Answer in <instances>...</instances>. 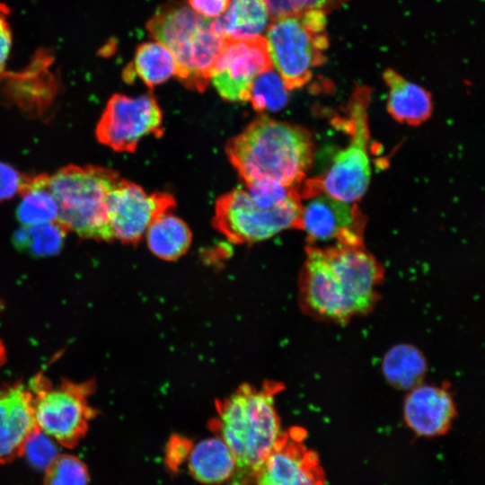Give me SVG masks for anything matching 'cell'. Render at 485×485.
Segmentation results:
<instances>
[{
  "instance_id": "obj_22",
  "label": "cell",
  "mask_w": 485,
  "mask_h": 485,
  "mask_svg": "<svg viewBox=\"0 0 485 485\" xmlns=\"http://www.w3.org/2000/svg\"><path fill=\"white\" fill-rule=\"evenodd\" d=\"M48 178L44 173L30 176L21 191L16 217L22 225L57 222L58 207L48 189Z\"/></svg>"
},
{
  "instance_id": "obj_21",
  "label": "cell",
  "mask_w": 485,
  "mask_h": 485,
  "mask_svg": "<svg viewBox=\"0 0 485 485\" xmlns=\"http://www.w3.org/2000/svg\"><path fill=\"white\" fill-rule=\"evenodd\" d=\"M428 369L422 352L410 344H397L390 348L382 361L385 380L394 388L410 390L421 384Z\"/></svg>"
},
{
  "instance_id": "obj_34",
  "label": "cell",
  "mask_w": 485,
  "mask_h": 485,
  "mask_svg": "<svg viewBox=\"0 0 485 485\" xmlns=\"http://www.w3.org/2000/svg\"><path fill=\"white\" fill-rule=\"evenodd\" d=\"M348 1L349 0H320V9L327 13Z\"/></svg>"
},
{
  "instance_id": "obj_27",
  "label": "cell",
  "mask_w": 485,
  "mask_h": 485,
  "mask_svg": "<svg viewBox=\"0 0 485 485\" xmlns=\"http://www.w3.org/2000/svg\"><path fill=\"white\" fill-rule=\"evenodd\" d=\"M21 454L37 470H47L59 455L56 441L37 426L26 438Z\"/></svg>"
},
{
  "instance_id": "obj_4",
  "label": "cell",
  "mask_w": 485,
  "mask_h": 485,
  "mask_svg": "<svg viewBox=\"0 0 485 485\" xmlns=\"http://www.w3.org/2000/svg\"><path fill=\"white\" fill-rule=\"evenodd\" d=\"M300 213L296 187L274 181L244 183L217 199L213 225L232 242H257L283 230L298 229Z\"/></svg>"
},
{
  "instance_id": "obj_1",
  "label": "cell",
  "mask_w": 485,
  "mask_h": 485,
  "mask_svg": "<svg viewBox=\"0 0 485 485\" xmlns=\"http://www.w3.org/2000/svg\"><path fill=\"white\" fill-rule=\"evenodd\" d=\"M383 277V266L363 245H308L301 297L314 315L346 322L373 308Z\"/></svg>"
},
{
  "instance_id": "obj_7",
  "label": "cell",
  "mask_w": 485,
  "mask_h": 485,
  "mask_svg": "<svg viewBox=\"0 0 485 485\" xmlns=\"http://www.w3.org/2000/svg\"><path fill=\"white\" fill-rule=\"evenodd\" d=\"M370 97L369 87L357 85L354 89L345 121L349 142L334 155L331 166L322 175L304 180L297 186L300 198L324 193L345 202L356 203L365 195L371 179L367 112Z\"/></svg>"
},
{
  "instance_id": "obj_8",
  "label": "cell",
  "mask_w": 485,
  "mask_h": 485,
  "mask_svg": "<svg viewBox=\"0 0 485 485\" xmlns=\"http://www.w3.org/2000/svg\"><path fill=\"white\" fill-rule=\"evenodd\" d=\"M93 389L91 382H63L53 386L43 375H36L29 388L36 426L61 445L75 446L95 416L88 402Z\"/></svg>"
},
{
  "instance_id": "obj_12",
  "label": "cell",
  "mask_w": 485,
  "mask_h": 485,
  "mask_svg": "<svg viewBox=\"0 0 485 485\" xmlns=\"http://www.w3.org/2000/svg\"><path fill=\"white\" fill-rule=\"evenodd\" d=\"M300 200L298 229L304 231L310 243L335 241L334 245H363L365 221L356 203L324 193Z\"/></svg>"
},
{
  "instance_id": "obj_16",
  "label": "cell",
  "mask_w": 485,
  "mask_h": 485,
  "mask_svg": "<svg viewBox=\"0 0 485 485\" xmlns=\"http://www.w3.org/2000/svg\"><path fill=\"white\" fill-rule=\"evenodd\" d=\"M36 428L32 395L21 383L0 388V463L20 455Z\"/></svg>"
},
{
  "instance_id": "obj_20",
  "label": "cell",
  "mask_w": 485,
  "mask_h": 485,
  "mask_svg": "<svg viewBox=\"0 0 485 485\" xmlns=\"http://www.w3.org/2000/svg\"><path fill=\"white\" fill-rule=\"evenodd\" d=\"M145 235L150 251L165 260L181 257L189 250L192 240L188 225L171 211L157 216Z\"/></svg>"
},
{
  "instance_id": "obj_26",
  "label": "cell",
  "mask_w": 485,
  "mask_h": 485,
  "mask_svg": "<svg viewBox=\"0 0 485 485\" xmlns=\"http://www.w3.org/2000/svg\"><path fill=\"white\" fill-rule=\"evenodd\" d=\"M86 465L72 454H59L46 470L44 485H88Z\"/></svg>"
},
{
  "instance_id": "obj_31",
  "label": "cell",
  "mask_w": 485,
  "mask_h": 485,
  "mask_svg": "<svg viewBox=\"0 0 485 485\" xmlns=\"http://www.w3.org/2000/svg\"><path fill=\"white\" fill-rule=\"evenodd\" d=\"M192 9L206 17H218L228 7L230 0H188Z\"/></svg>"
},
{
  "instance_id": "obj_3",
  "label": "cell",
  "mask_w": 485,
  "mask_h": 485,
  "mask_svg": "<svg viewBox=\"0 0 485 485\" xmlns=\"http://www.w3.org/2000/svg\"><path fill=\"white\" fill-rule=\"evenodd\" d=\"M226 154L244 183L296 187L313 164L314 141L298 125L260 116L227 143Z\"/></svg>"
},
{
  "instance_id": "obj_32",
  "label": "cell",
  "mask_w": 485,
  "mask_h": 485,
  "mask_svg": "<svg viewBox=\"0 0 485 485\" xmlns=\"http://www.w3.org/2000/svg\"><path fill=\"white\" fill-rule=\"evenodd\" d=\"M273 20L295 14L287 0H263Z\"/></svg>"
},
{
  "instance_id": "obj_25",
  "label": "cell",
  "mask_w": 485,
  "mask_h": 485,
  "mask_svg": "<svg viewBox=\"0 0 485 485\" xmlns=\"http://www.w3.org/2000/svg\"><path fill=\"white\" fill-rule=\"evenodd\" d=\"M287 91L278 73L271 68L255 77L249 101L259 112L278 111L288 101Z\"/></svg>"
},
{
  "instance_id": "obj_5",
  "label": "cell",
  "mask_w": 485,
  "mask_h": 485,
  "mask_svg": "<svg viewBox=\"0 0 485 485\" xmlns=\"http://www.w3.org/2000/svg\"><path fill=\"white\" fill-rule=\"evenodd\" d=\"M146 28L172 53L176 63L175 75L183 85L204 92L225 42L216 31L213 21L181 2H172L159 7Z\"/></svg>"
},
{
  "instance_id": "obj_29",
  "label": "cell",
  "mask_w": 485,
  "mask_h": 485,
  "mask_svg": "<svg viewBox=\"0 0 485 485\" xmlns=\"http://www.w3.org/2000/svg\"><path fill=\"white\" fill-rule=\"evenodd\" d=\"M192 443L179 436L170 438L165 451V464L170 472H177L181 463L188 458Z\"/></svg>"
},
{
  "instance_id": "obj_11",
  "label": "cell",
  "mask_w": 485,
  "mask_h": 485,
  "mask_svg": "<svg viewBox=\"0 0 485 485\" xmlns=\"http://www.w3.org/2000/svg\"><path fill=\"white\" fill-rule=\"evenodd\" d=\"M272 67L265 37L225 40L210 80L223 99L247 101L255 77Z\"/></svg>"
},
{
  "instance_id": "obj_17",
  "label": "cell",
  "mask_w": 485,
  "mask_h": 485,
  "mask_svg": "<svg viewBox=\"0 0 485 485\" xmlns=\"http://www.w3.org/2000/svg\"><path fill=\"white\" fill-rule=\"evenodd\" d=\"M383 77L388 86L387 110L398 122L419 126L431 116V94L423 87L410 82L392 68H387Z\"/></svg>"
},
{
  "instance_id": "obj_33",
  "label": "cell",
  "mask_w": 485,
  "mask_h": 485,
  "mask_svg": "<svg viewBox=\"0 0 485 485\" xmlns=\"http://www.w3.org/2000/svg\"><path fill=\"white\" fill-rule=\"evenodd\" d=\"M291 5L295 13L297 14L311 8L320 9V0H287Z\"/></svg>"
},
{
  "instance_id": "obj_2",
  "label": "cell",
  "mask_w": 485,
  "mask_h": 485,
  "mask_svg": "<svg viewBox=\"0 0 485 485\" xmlns=\"http://www.w3.org/2000/svg\"><path fill=\"white\" fill-rule=\"evenodd\" d=\"M277 385H242L217 403L212 429L229 447L235 468L223 485H256L257 476L284 431L274 395Z\"/></svg>"
},
{
  "instance_id": "obj_10",
  "label": "cell",
  "mask_w": 485,
  "mask_h": 485,
  "mask_svg": "<svg viewBox=\"0 0 485 485\" xmlns=\"http://www.w3.org/2000/svg\"><path fill=\"white\" fill-rule=\"evenodd\" d=\"M163 113L152 93L137 97L116 93L96 127L99 142L118 152H134L149 135H163Z\"/></svg>"
},
{
  "instance_id": "obj_6",
  "label": "cell",
  "mask_w": 485,
  "mask_h": 485,
  "mask_svg": "<svg viewBox=\"0 0 485 485\" xmlns=\"http://www.w3.org/2000/svg\"><path fill=\"white\" fill-rule=\"evenodd\" d=\"M119 180L116 172L101 166L59 169L48 178V189L58 207L57 222L81 238L112 241L107 201Z\"/></svg>"
},
{
  "instance_id": "obj_24",
  "label": "cell",
  "mask_w": 485,
  "mask_h": 485,
  "mask_svg": "<svg viewBox=\"0 0 485 485\" xmlns=\"http://www.w3.org/2000/svg\"><path fill=\"white\" fill-rule=\"evenodd\" d=\"M66 229L58 222L22 225L13 235L17 250L37 257L52 256L60 251Z\"/></svg>"
},
{
  "instance_id": "obj_13",
  "label": "cell",
  "mask_w": 485,
  "mask_h": 485,
  "mask_svg": "<svg viewBox=\"0 0 485 485\" xmlns=\"http://www.w3.org/2000/svg\"><path fill=\"white\" fill-rule=\"evenodd\" d=\"M107 206L114 239L135 244L157 216L175 207V200L168 193H146L120 178L109 194Z\"/></svg>"
},
{
  "instance_id": "obj_15",
  "label": "cell",
  "mask_w": 485,
  "mask_h": 485,
  "mask_svg": "<svg viewBox=\"0 0 485 485\" xmlns=\"http://www.w3.org/2000/svg\"><path fill=\"white\" fill-rule=\"evenodd\" d=\"M450 392L437 385L423 384L408 391L403 403V418L416 435L434 437L445 434L455 417Z\"/></svg>"
},
{
  "instance_id": "obj_23",
  "label": "cell",
  "mask_w": 485,
  "mask_h": 485,
  "mask_svg": "<svg viewBox=\"0 0 485 485\" xmlns=\"http://www.w3.org/2000/svg\"><path fill=\"white\" fill-rule=\"evenodd\" d=\"M137 75L154 87L176 75V63L170 50L160 42H145L136 50L134 60L126 69V79Z\"/></svg>"
},
{
  "instance_id": "obj_14",
  "label": "cell",
  "mask_w": 485,
  "mask_h": 485,
  "mask_svg": "<svg viewBox=\"0 0 485 485\" xmlns=\"http://www.w3.org/2000/svg\"><path fill=\"white\" fill-rule=\"evenodd\" d=\"M299 428L284 432L263 463L256 485H327L318 454L303 443Z\"/></svg>"
},
{
  "instance_id": "obj_18",
  "label": "cell",
  "mask_w": 485,
  "mask_h": 485,
  "mask_svg": "<svg viewBox=\"0 0 485 485\" xmlns=\"http://www.w3.org/2000/svg\"><path fill=\"white\" fill-rule=\"evenodd\" d=\"M187 460L190 475L204 484H225L232 477L235 468L233 454L218 436L192 445Z\"/></svg>"
},
{
  "instance_id": "obj_9",
  "label": "cell",
  "mask_w": 485,
  "mask_h": 485,
  "mask_svg": "<svg viewBox=\"0 0 485 485\" xmlns=\"http://www.w3.org/2000/svg\"><path fill=\"white\" fill-rule=\"evenodd\" d=\"M272 66L288 91L310 82L315 67L326 62L327 31L307 27L298 14L274 20L266 37Z\"/></svg>"
},
{
  "instance_id": "obj_30",
  "label": "cell",
  "mask_w": 485,
  "mask_h": 485,
  "mask_svg": "<svg viewBox=\"0 0 485 485\" xmlns=\"http://www.w3.org/2000/svg\"><path fill=\"white\" fill-rule=\"evenodd\" d=\"M10 11L0 4V68L4 66L12 48V30L9 23Z\"/></svg>"
},
{
  "instance_id": "obj_28",
  "label": "cell",
  "mask_w": 485,
  "mask_h": 485,
  "mask_svg": "<svg viewBox=\"0 0 485 485\" xmlns=\"http://www.w3.org/2000/svg\"><path fill=\"white\" fill-rule=\"evenodd\" d=\"M30 176L22 175L12 166L0 162V201L21 193Z\"/></svg>"
},
{
  "instance_id": "obj_19",
  "label": "cell",
  "mask_w": 485,
  "mask_h": 485,
  "mask_svg": "<svg viewBox=\"0 0 485 485\" xmlns=\"http://www.w3.org/2000/svg\"><path fill=\"white\" fill-rule=\"evenodd\" d=\"M268 22L263 0H231L228 10L214 20L213 25L225 40H243L260 36Z\"/></svg>"
},
{
  "instance_id": "obj_35",
  "label": "cell",
  "mask_w": 485,
  "mask_h": 485,
  "mask_svg": "<svg viewBox=\"0 0 485 485\" xmlns=\"http://www.w3.org/2000/svg\"><path fill=\"white\" fill-rule=\"evenodd\" d=\"M4 359H5L4 347L0 340V366L4 363Z\"/></svg>"
}]
</instances>
